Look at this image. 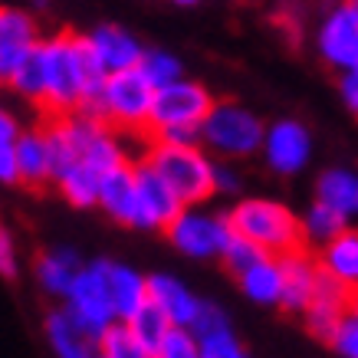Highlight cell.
<instances>
[{"instance_id":"1","label":"cell","mask_w":358,"mask_h":358,"mask_svg":"<svg viewBox=\"0 0 358 358\" xmlns=\"http://www.w3.org/2000/svg\"><path fill=\"white\" fill-rule=\"evenodd\" d=\"M43 63V112L50 115H69V112H92L99 92L106 86V73L96 63V56L86 43V33H56L43 36L40 46Z\"/></svg>"},{"instance_id":"2","label":"cell","mask_w":358,"mask_h":358,"mask_svg":"<svg viewBox=\"0 0 358 358\" xmlns=\"http://www.w3.org/2000/svg\"><path fill=\"white\" fill-rule=\"evenodd\" d=\"M141 162H148L155 171L162 174L164 181L174 187V194L185 201V207L207 204L210 197L217 194L214 187V155L207 152L201 141L194 145H178V141H162L148 138Z\"/></svg>"},{"instance_id":"3","label":"cell","mask_w":358,"mask_h":358,"mask_svg":"<svg viewBox=\"0 0 358 358\" xmlns=\"http://www.w3.org/2000/svg\"><path fill=\"white\" fill-rule=\"evenodd\" d=\"M227 220L234 234L253 240L257 247H263L273 257L306 247L299 214H293L282 201H273V197H240L227 210Z\"/></svg>"},{"instance_id":"4","label":"cell","mask_w":358,"mask_h":358,"mask_svg":"<svg viewBox=\"0 0 358 358\" xmlns=\"http://www.w3.org/2000/svg\"><path fill=\"white\" fill-rule=\"evenodd\" d=\"M155 92L158 89L148 83V76L135 69H122L106 76V86L99 92L96 106L86 115H96L106 125H112L122 135H145L152 129V109H155Z\"/></svg>"},{"instance_id":"5","label":"cell","mask_w":358,"mask_h":358,"mask_svg":"<svg viewBox=\"0 0 358 358\" xmlns=\"http://www.w3.org/2000/svg\"><path fill=\"white\" fill-rule=\"evenodd\" d=\"M266 125L257 112H250L240 102H214L201 122V145L220 162H240L263 148Z\"/></svg>"},{"instance_id":"6","label":"cell","mask_w":358,"mask_h":358,"mask_svg":"<svg viewBox=\"0 0 358 358\" xmlns=\"http://www.w3.org/2000/svg\"><path fill=\"white\" fill-rule=\"evenodd\" d=\"M164 237L187 260H220L230 237H234V227H230L227 214H214V210H204L201 204H194L185 207L164 227Z\"/></svg>"},{"instance_id":"7","label":"cell","mask_w":358,"mask_h":358,"mask_svg":"<svg viewBox=\"0 0 358 358\" xmlns=\"http://www.w3.org/2000/svg\"><path fill=\"white\" fill-rule=\"evenodd\" d=\"M63 309L73 315L96 342L112 322H119V313H115L112 289H109V260L86 263V266L79 270L73 289H69L63 299Z\"/></svg>"},{"instance_id":"8","label":"cell","mask_w":358,"mask_h":358,"mask_svg":"<svg viewBox=\"0 0 358 358\" xmlns=\"http://www.w3.org/2000/svg\"><path fill=\"white\" fill-rule=\"evenodd\" d=\"M217 99L207 92V86L194 83V79H178L171 86H162L155 92V109H152V129H148V138L152 135H162V131L171 129H191L201 131V122L207 119V112L214 109Z\"/></svg>"},{"instance_id":"9","label":"cell","mask_w":358,"mask_h":358,"mask_svg":"<svg viewBox=\"0 0 358 358\" xmlns=\"http://www.w3.org/2000/svg\"><path fill=\"white\" fill-rule=\"evenodd\" d=\"M319 56L326 59L332 69L345 73L358 66V3L342 0L338 7L326 13V20L319 27L315 36Z\"/></svg>"},{"instance_id":"10","label":"cell","mask_w":358,"mask_h":358,"mask_svg":"<svg viewBox=\"0 0 358 358\" xmlns=\"http://www.w3.org/2000/svg\"><path fill=\"white\" fill-rule=\"evenodd\" d=\"M260 155L266 158L270 171L289 178V174H299L313 158V135L303 122L296 119H280L266 125V135H263V148Z\"/></svg>"},{"instance_id":"11","label":"cell","mask_w":358,"mask_h":358,"mask_svg":"<svg viewBox=\"0 0 358 358\" xmlns=\"http://www.w3.org/2000/svg\"><path fill=\"white\" fill-rule=\"evenodd\" d=\"M40 27L20 7H0V86H7L40 46Z\"/></svg>"},{"instance_id":"12","label":"cell","mask_w":358,"mask_h":358,"mask_svg":"<svg viewBox=\"0 0 358 358\" xmlns=\"http://www.w3.org/2000/svg\"><path fill=\"white\" fill-rule=\"evenodd\" d=\"M282 263V303L280 309L289 315H303L313 303L319 280H322V263L313 247H296L280 257Z\"/></svg>"},{"instance_id":"13","label":"cell","mask_w":358,"mask_h":358,"mask_svg":"<svg viewBox=\"0 0 358 358\" xmlns=\"http://www.w3.org/2000/svg\"><path fill=\"white\" fill-rule=\"evenodd\" d=\"M135 181H138L141 224H145V230H162L164 234V227L185 210V201L174 194V187L141 158L135 162Z\"/></svg>"},{"instance_id":"14","label":"cell","mask_w":358,"mask_h":358,"mask_svg":"<svg viewBox=\"0 0 358 358\" xmlns=\"http://www.w3.org/2000/svg\"><path fill=\"white\" fill-rule=\"evenodd\" d=\"M99 210L112 217L122 227L145 230L141 224V201H138V181H135V162L122 164L109 171L99 185Z\"/></svg>"},{"instance_id":"15","label":"cell","mask_w":358,"mask_h":358,"mask_svg":"<svg viewBox=\"0 0 358 358\" xmlns=\"http://www.w3.org/2000/svg\"><path fill=\"white\" fill-rule=\"evenodd\" d=\"M352 299H355V296L322 270L319 289H315L309 309L303 313V322H306V329H309V336H315L319 342H332L338 322H342L348 315V309H352Z\"/></svg>"},{"instance_id":"16","label":"cell","mask_w":358,"mask_h":358,"mask_svg":"<svg viewBox=\"0 0 358 358\" xmlns=\"http://www.w3.org/2000/svg\"><path fill=\"white\" fill-rule=\"evenodd\" d=\"M86 43L96 56V63L102 66V73L112 76V73H122V69H135L141 63V56H145V46L131 36L129 30H122V27H96L92 33H86Z\"/></svg>"},{"instance_id":"17","label":"cell","mask_w":358,"mask_h":358,"mask_svg":"<svg viewBox=\"0 0 358 358\" xmlns=\"http://www.w3.org/2000/svg\"><path fill=\"white\" fill-rule=\"evenodd\" d=\"M148 293H152V303L171 319V326H181V329H191L197 309L204 303L201 296H194L171 273H152L148 276Z\"/></svg>"},{"instance_id":"18","label":"cell","mask_w":358,"mask_h":358,"mask_svg":"<svg viewBox=\"0 0 358 358\" xmlns=\"http://www.w3.org/2000/svg\"><path fill=\"white\" fill-rule=\"evenodd\" d=\"M43 332L50 342V352L56 358H99V342L79 326L63 306L43 319Z\"/></svg>"},{"instance_id":"19","label":"cell","mask_w":358,"mask_h":358,"mask_svg":"<svg viewBox=\"0 0 358 358\" xmlns=\"http://www.w3.org/2000/svg\"><path fill=\"white\" fill-rule=\"evenodd\" d=\"M13 145H17V164H20V185L27 187L53 185V152H50L43 125L23 129Z\"/></svg>"},{"instance_id":"20","label":"cell","mask_w":358,"mask_h":358,"mask_svg":"<svg viewBox=\"0 0 358 358\" xmlns=\"http://www.w3.org/2000/svg\"><path fill=\"white\" fill-rule=\"evenodd\" d=\"M315 257L332 280H338L348 293L358 296V224H348L336 240L315 250Z\"/></svg>"},{"instance_id":"21","label":"cell","mask_w":358,"mask_h":358,"mask_svg":"<svg viewBox=\"0 0 358 358\" xmlns=\"http://www.w3.org/2000/svg\"><path fill=\"white\" fill-rule=\"evenodd\" d=\"M237 282H240V293L247 296L253 306H266V309L280 306L282 303V263H280V257L266 253L263 260H257L253 266H247V270L240 273Z\"/></svg>"},{"instance_id":"22","label":"cell","mask_w":358,"mask_h":358,"mask_svg":"<svg viewBox=\"0 0 358 358\" xmlns=\"http://www.w3.org/2000/svg\"><path fill=\"white\" fill-rule=\"evenodd\" d=\"M86 263H79V257L73 250L66 247H56V250H46L36 257V266H33V276L40 282V289L56 299H66V293L73 289V282H76L79 270H83Z\"/></svg>"},{"instance_id":"23","label":"cell","mask_w":358,"mask_h":358,"mask_svg":"<svg viewBox=\"0 0 358 358\" xmlns=\"http://www.w3.org/2000/svg\"><path fill=\"white\" fill-rule=\"evenodd\" d=\"M315 201L338 210L348 224H358V174L348 168H329L315 181Z\"/></svg>"},{"instance_id":"24","label":"cell","mask_w":358,"mask_h":358,"mask_svg":"<svg viewBox=\"0 0 358 358\" xmlns=\"http://www.w3.org/2000/svg\"><path fill=\"white\" fill-rule=\"evenodd\" d=\"M109 289H112V303H115L119 319H131L141 306L152 299V293H148V276L138 273L135 266H129V263L109 260Z\"/></svg>"},{"instance_id":"25","label":"cell","mask_w":358,"mask_h":358,"mask_svg":"<svg viewBox=\"0 0 358 358\" xmlns=\"http://www.w3.org/2000/svg\"><path fill=\"white\" fill-rule=\"evenodd\" d=\"M56 191L63 194L66 204L79 207V210H86V207H99V185H102V178H99L92 168L86 164H73V168H66L63 174H56Z\"/></svg>"},{"instance_id":"26","label":"cell","mask_w":358,"mask_h":358,"mask_svg":"<svg viewBox=\"0 0 358 358\" xmlns=\"http://www.w3.org/2000/svg\"><path fill=\"white\" fill-rule=\"evenodd\" d=\"M299 220H303V243L313 250L326 247L329 240H336L348 227V220L322 201H313L306 207V214H299Z\"/></svg>"},{"instance_id":"27","label":"cell","mask_w":358,"mask_h":358,"mask_svg":"<svg viewBox=\"0 0 358 358\" xmlns=\"http://www.w3.org/2000/svg\"><path fill=\"white\" fill-rule=\"evenodd\" d=\"M99 358H155V352L131 332L125 319H119L99 336Z\"/></svg>"},{"instance_id":"28","label":"cell","mask_w":358,"mask_h":358,"mask_svg":"<svg viewBox=\"0 0 358 358\" xmlns=\"http://www.w3.org/2000/svg\"><path fill=\"white\" fill-rule=\"evenodd\" d=\"M125 322H129L131 326V332H135V336L141 338V342H145V345L152 348H158L164 342V336H168V332H171V319H168V315L162 313V309H158V306L152 303V299H148V303L141 306L138 313L131 315V319H125Z\"/></svg>"},{"instance_id":"29","label":"cell","mask_w":358,"mask_h":358,"mask_svg":"<svg viewBox=\"0 0 358 358\" xmlns=\"http://www.w3.org/2000/svg\"><path fill=\"white\" fill-rule=\"evenodd\" d=\"M138 69L145 73V76H148V83H152L155 89L171 86V83H178V79L185 76L181 59H178L174 53H168V50H145Z\"/></svg>"},{"instance_id":"30","label":"cell","mask_w":358,"mask_h":358,"mask_svg":"<svg viewBox=\"0 0 358 358\" xmlns=\"http://www.w3.org/2000/svg\"><path fill=\"white\" fill-rule=\"evenodd\" d=\"M201 342V358H250V352L243 348L237 336H234V329H217V332H210V336L197 338Z\"/></svg>"},{"instance_id":"31","label":"cell","mask_w":358,"mask_h":358,"mask_svg":"<svg viewBox=\"0 0 358 358\" xmlns=\"http://www.w3.org/2000/svg\"><path fill=\"white\" fill-rule=\"evenodd\" d=\"M263 257H266V250H263V247H257L253 240H247V237H240V234H234L220 260H224V266H227L234 276H240V273L247 270V266H253V263L263 260Z\"/></svg>"},{"instance_id":"32","label":"cell","mask_w":358,"mask_h":358,"mask_svg":"<svg viewBox=\"0 0 358 358\" xmlns=\"http://www.w3.org/2000/svg\"><path fill=\"white\" fill-rule=\"evenodd\" d=\"M155 358H201V342L191 329H181L174 326L164 342L155 348Z\"/></svg>"},{"instance_id":"33","label":"cell","mask_w":358,"mask_h":358,"mask_svg":"<svg viewBox=\"0 0 358 358\" xmlns=\"http://www.w3.org/2000/svg\"><path fill=\"white\" fill-rule=\"evenodd\" d=\"M227 326H230L227 309H220L217 303L204 299V303H201V309H197V315H194V322H191V332H194L197 338H204V336H210V332L227 329Z\"/></svg>"},{"instance_id":"34","label":"cell","mask_w":358,"mask_h":358,"mask_svg":"<svg viewBox=\"0 0 358 358\" xmlns=\"http://www.w3.org/2000/svg\"><path fill=\"white\" fill-rule=\"evenodd\" d=\"M329 345L336 348V355L342 358H358V315L348 309V315L338 322L336 336H332V342Z\"/></svg>"},{"instance_id":"35","label":"cell","mask_w":358,"mask_h":358,"mask_svg":"<svg viewBox=\"0 0 358 358\" xmlns=\"http://www.w3.org/2000/svg\"><path fill=\"white\" fill-rule=\"evenodd\" d=\"M20 273V253H17V240L3 224H0V276L3 280H17Z\"/></svg>"},{"instance_id":"36","label":"cell","mask_w":358,"mask_h":358,"mask_svg":"<svg viewBox=\"0 0 358 358\" xmlns=\"http://www.w3.org/2000/svg\"><path fill=\"white\" fill-rule=\"evenodd\" d=\"M0 185H20V164H17L13 141H0Z\"/></svg>"},{"instance_id":"37","label":"cell","mask_w":358,"mask_h":358,"mask_svg":"<svg viewBox=\"0 0 358 358\" xmlns=\"http://www.w3.org/2000/svg\"><path fill=\"white\" fill-rule=\"evenodd\" d=\"M214 187H217V194H237L240 171L230 162H217V168H214Z\"/></svg>"},{"instance_id":"38","label":"cell","mask_w":358,"mask_h":358,"mask_svg":"<svg viewBox=\"0 0 358 358\" xmlns=\"http://www.w3.org/2000/svg\"><path fill=\"white\" fill-rule=\"evenodd\" d=\"M338 92H342V102L358 115V66L355 69H345L342 73V83H338Z\"/></svg>"},{"instance_id":"39","label":"cell","mask_w":358,"mask_h":358,"mask_svg":"<svg viewBox=\"0 0 358 358\" xmlns=\"http://www.w3.org/2000/svg\"><path fill=\"white\" fill-rule=\"evenodd\" d=\"M20 131H23V125L17 122V115L0 102V141H17L20 138Z\"/></svg>"},{"instance_id":"40","label":"cell","mask_w":358,"mask_h":358,"mask_svg":"<svg viewBox=\"0 0 358 358\" xmlns=\"http://www.w3.org/2000/svg\"><path fill=\"white\" fill-rule=\"evenodd\" d=\"M171 3H178V7H194L197 0H171Z\"/></svg>"},{"instance_id":"41","label":"cell","mask_w":358,"mask_h":358,"mask_svg":"<svg viewBox=\"0 0 358 358\" xmlns=\"http://www.w3.org/2000/svg\"><path fill=\"white\" fill-rule=\"evenodd\" d=\"M33 7H46V3H50V0H30Z\"/></svg>"},{"instance_id":"42","label":"cell","mask_w":358,"mask_h":358,"mask_svg":"<svg viewBox=\"0 0 358 358\" xmlns=\"http://www.w3.org/2000/svg\"><path fill=\"white\" fill-rule=\"evenodd\" d=\"M352 313L358 315V296H355V299H352Z\"/></svg>"},{"instance_id":"43","label":"cell","mask_w":358,"mask_h":358,"mask_svg":"<svg viewBox=\"0 0 358 358\" xmlns=\"http://www.w3.org/2000/svg\"><path fill=\"white\" fill-rule=\"evenodd\" d=\"M352 3H358V0H352Z\"/></svg>"}]
</instances>
